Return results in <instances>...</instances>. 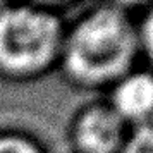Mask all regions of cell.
Here are the masks:
<instances>
[{"instance_id": "7", "label": "cell", "mask_w": 153, "mask_h": 153, "mask_svg": "<svg viewBox=\"0 0 153 153\" xmlns=\"http://www.w3.org/2000/svg\"><path fill=\"white\" fill-rule=\"evenodd\" d=\"M120 153H153V122L131 129Z\"/></svg>"}, {"instance_id": "4", "label": "cell", "mask_w": 153, "mask_h": 153, "mask_svg": "<svg viewBox=\"0 0 153 153\" xmlns=\"http://www.w3.org/2000/svg\"><path fill=\"white\" fill-rule=\"evenodd\" d=\"M114 112L129 129L153 122V72L145 69L129 71L108 88V100Z\"/></svg>"}, {"instance_id": "1", "label": "cell", "mask_w": 153, "mask_h": 153, "mask_svg": "<svg viewBox=\"0 0 153 153\" xmlns=\"http://www.w3.org/2000/svg\"><path fill=\"white\" fill-rule=\"evenodd\" d=\"M139 57L136 21L120 5L90 9L65 28L59 67L72 86L108 90Z\"/></svg>"}, {"instance_id": "6", "label": "cell", "mask_w": 153, "mask_h": 153, "mask_svg": "<svg viewBox=\"0 0 153 153\" xmlns=\"http://www.w3.org/2000/svg\"><path fill=\"white\" fill-rule=\"evenodd\" d=\"M136 38L139 57H145L153 64V7L148 9L136 22Z\"/></svg>"}, {"instance_id": "3", "label": "cell", "mask_w": 153, "mask_h": 153, "mask_svg": "<svg viewBox=\"0 0 153 153\" xmlns=\"http://www.w3.org/2000/svg\"><path fill=\"white\" fill-rule=\"evenodd\" d=\"M129 131L107 102H93L76 112L69 139L76 153H120Z\"/></svg>"}, {"instance_id": "2", "label": "cell", "mask_w": 153, "mask_h": 153, "mask_svg": "<svg viewBox=\"0 0 153 153\" xmlns=\"http://www.w3.org/2000/svg\"><path fill=\"white\" fill-rule=\"evenodd\" d=\"M65 24L40 5H0V76L31 81L59 67Z\"/></svg>"}, {"instance_id": "5", "label": "cell", "mask_w": 153, "mask_h": 153, "mask_svg": "<svg viewBox=\"0 0 153 153\" xmlns=\"http://www.w3.org/2000/svg\"><path fill=\"white\" fill-rule=\"evenodd\" d=\"M0 153H45L42 145L22 132H0Z\"/></svg>"}]
</instances>
